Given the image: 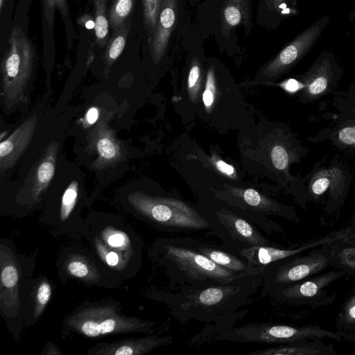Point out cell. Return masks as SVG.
<instances>
[{
	"mask_svg": "<svg viewBox=\"0 0 355 355\" xmlns=\"http://www.w3.org/2000/svg\"><path fill=\"white\" fill-rule=\"evenodd\" d=\"M36 61L35 45L20 26H15L1 62L2 97L6 108L26 101V91L33 77Z\"/></svg>",
	"mask_w": 355,
	"mask_h": 355,
	"instance_id": "3",
	"label": "cell"
},
{
	"mask_svg": "<svg viewBox=\"0 0 355 355\" xmlns=\"http://www.w3.org/2000/svg\"><path fill=\"white\" fill-rule=\"evenodd\" d=\"M330 18L329 14L325 15L302 31L266 65L263 76L277 78L294 67L313 49Z\"/></svg>",
	"mask_w": 355,
	"mask_h": 355,
	"instance_id": "9",
	"label": "cell"
},
{
	"mask_svg": "<svg viewBox=\"0 0 355 355\" xmlns=\"http://www.w3.org/2000/svg\"><path fill=\"white\" fill-rule=\"evenodd\" d=\"M336 243L315 248L308 254L295 257L286 262L277 270L275 282L288 286L312 277L329 266H333Z\"/></svg>",
	"mask_w": 355,
	"mask_h": 355,
	"instance_id": "10",
	"label": "cell"
},
{
	"mask_svg": "<svg viewBox=\"0 0 355 355\" xmlns=\"http://www.w3.org/2000/svg\"><path fill=\"white\" fill-rule=\"evenodd\" d=\"M248 355H336L332 344L314 338L285 343L276 347L248 353Z\"/></svg>",
	"mask_w": 355,
	"mask_h": 355,
	"instance_id": "18",
	"label": "cell"
},
{
	"mask_svg": "<svg viewBox=\"0 0 355 355\" xmlns=\"http://www.w3.org/2000/svg\"><path fill=\"white\" fill-rule=\"evenodd\" d=\"M243 198L247 204L252 207H258L264 203L260 194L252 189H246L243 192Z\"/></svg>",
	"mask_w": 355,
	"mask_h": 355,
	"instance_id": "37",
	"label": "cell"
},
{
	"mask_svg": "<svg viewBox=\"0 0 355 355\" xmlns=\"http://www.w3.org/2000/svg\"><path fill=\"white\" fill-rule=\"evenodd\" d=\"M91 141L98 157L96 167H104L116 164L122 158V150L113 130L106 121L98 122L91 134Z\"/></svg>",
	"mask_w": 355,
	"mask_h": 355,
	"instance_id": "17",
	"label": "cell"
},
{
	"mask_svg": "<svg viewBox=\"0 0 355 355\" xmlns=\"http://www.w3.org/2000/svg\"><path fill=\"white\" fill-rule=\"evenodd\" d=\"M221 222L236 238L253 245H264L266 239L245 220L231 214H219Z\"/></svg>",
	"mask_w": 355,
	"mask_h": 355,
	"instance_id": "20",
	"label": "cell"
},
{
	"mask_svg": "<svg viewBox=\"0 0 355 355\" xmlns=\"http://www.w3.org/2000/svg\"><path fill=\"white\" fill-rule=\"evenodd\" d=\"M282 87L288 92L295 93L300 92L302 84L299 79L289 78L282 83Z\"/></svg>",
	"mask_w": 355,
	"mask_h": 355,
	"instance_id": "38",
	"label": "cell"
},
{
	"mask_svg": "<svg viewBox=\"0 0 355 355\" xmlns=\"http://www.w3.org/2000/svg\"><path fill=\"white\" fill-rule=\"evenodd\" d=\"M314 338H327L341 341L343 335L340 331H331L315 325L295 327L276 324H249L226 330L219 336L220 339L228 340L275 344Z\"/></svg>",
	"mask_w": 355,
	"mask_h": 355,
	"instance_id": "5",
	"label": "cell"
},
{
	"mask_svg": "<svg viewBox=\"0 0 355 355\" xmlns=\"http://www.w3.org/2000/svg\"><path fill=\"white\" fill-rule=\"evenodd\" d=\"M94 239L98 241L105 248L113 250L121 254H122V252L128 253V250L131 248V242L128 235L116 227H108L103 229L101 232L100 239L94 236Z\"/></svg>",
	"mask_w": 355,
	"mask_h": 355,
	"instance_id": "26",
	"label": "cell"
},
{
	"mask_svg": "<svg viewBox=\"0 0 355 355\" xmlns=\"http://www.w3.org/2000/svg\"><path fill=\"white\" fill-rule=\"evenodd\" d=\"M354 20H355V8L351 11L350 14L349 15V21L350 22H352Z\"/></svg>",
	"mask_w": 355,
	"mask_h": 355,
	"instance_id": "43",
	"label": "cell"
},
{
	"mask_svg": "<svg viewBox=\"0 0 355 355\" xmlns=\"http://www.w3.org/2000/svg\"><path fill=\"white\" fill-rule=\"evenodd\" d=\"M343 338L349 340L355 347V327L352 330L344 333Z\"/></svg>",
	"mask_w": 355,
	"mask_h": 355,
	"instance_id": "42",
	"label": "cell"
},
{
	"mask_svg": "<svg viewBox=\"0 0 355 355\" xmlns=\"http://www.w3.org/2000/svg\"><path fill=\"white\" fill-rule=\"evenodd\" d=\"M177 18V0H162L157 23L148 42L153 60L159 62L165 54Z\"/></svg>",
	"mask_w": 355,
	"mask_h": 355,
	"instance_id": "15",
	"label": "cell"
},
{
	"mask_svg": "<svg viewBox=\"0 0 355 355\" xmlns=\"http://www.w3.org/2000/svg\"><path fill=\"white\" fill-rule=\"evenodd\" d=\"M346 272L339 269L328 272L310 277L302 282L288 285L284 288L280 295L283 300L288 302L306 304L316 302V300L322 299L327 291L324 288L342 277Z\"/></svg>",
	"mask_w": 355,
	"mask_h": 355,
	"instance_id": "12",
	"label": "cell"
},
{
	"mask_svg": "<svg viewBox=\"0 0 355 355\" xmlns=\"http://www.w3.org/2000/svg\"><path fill=\"white\" fill-rule=\"evenodd\" d=\"M333 97L320 103L319 114L311 121H323L318 132L308 137L312 144L327 143L343 154L355 155V83L347 90H335Z\"/></svg>",
	"mask_w": 355,
	"mask_h": 355,
	"instance_id": "2",
	"label": "cell"
},
{
	"mask_svg": "<svg viewBox=\"0 0 355 355\" xmlns=\"http://www.w3.org/2000/svg\"><path fill=\"white\" fill-rule=\"evenodd\" d=\"M217 168L223 173L227 175H232L234 173V168L232 165L227 164L225 162L218 159L216 162Z\"/></svg>",
	"mask_w": 355,
	"mask_h": 355,
	"instance_id": "40",
	"label": "cell"
},
{
	"mask_svg": "<svg viewBox=\"0 0 355 355\" xmlns=\"http://www.w3.org/2000/svg\"><path fill=\"white\" fill-rule=\"evenodd\" d=\"M166 257L188 277L229 284L247 273L238 274L222 267L201 253L174 245L164 247Z\"/></svg>",
	"mask_w": 355,
	"mask_h": 355,
	"instance_id": "8",
	"label": "cell"
},
{
	"mask_svg": "<svg viewBox=\"0 0 355 355\" xmlns=\"http://www.w3.org/2000/svg\"><path fill=\"white\" fill-rule=\"evenodd\" d=\"M350 227L355 228V211L350 220Z\"/></svg>",
	"mask_w": 355,
	"mask_h": 355,
	"instance_id": "44",
	"label": "cell"
},
{
	"mask_svg": "<svg viewBox=\"0 0 355 355\" xmlns=\"http://www.w3.org/2000/svg\"><path fill=\"white\" fill-rule=\"evenodd\" d=\"M200 80V67L197 60H194L189 70L188 87L190 91L198 89Z\"/></svg>",
	"mask_w": 355,
	"mask_h": 355,
	"instance_id": "36",
	"label": "cell"
},
{
	"mask_svg": "<svg viewBox=\"0 0 355 355\" xmlns=\"http://www.w3.org/2000/svg\"><path fill=\"white\" fill-rule=\"evenodd\" d=\"M297 1H298V0H293V8H297L296 6H297Z\"/></svg>",
	"mask_w": 355,
	"mask_h": 355,
	"instance_id": "46",
	"label": "cell"
},
{
	"mask_svg": "<svg viewBox=\"0 0 355 355\" xmlns=\"http://www.w3.org/2000/svg\"><path fill=\"white\" fill-rule=\"evenodd\" d=\"M131 24V19L128 17L109 39L103 56L107 66H112L122 53L128 40Z\"/></svg>",
	"mask_w": 355,
	"mask_h": 355,
	"instance_id": "22",
	"label": "cell"
},
{
	"mask_svg": "<svg viewBox=\"0 0 355 355\" xmlns=\"http://www.w3.org/2000/svg\"><path fill=\"white\" fill-rule=\"evenodd\" d=\"M214 77L213 69H209L207 73L206 88L202 94V101L206 107H210L214 100Z\"/></svg>",
	"mask_w": 355,
	"mask_h": 355,
	"instance_id": "35",
	"label": "cell"
},
{
	"mask_svg": "<svg viewBox=\"0 0 355 355\" xmlns=\"http://www.w3.org/2000/svg\"><path fill=\"white\" fill-rule=\"evenodd\" d=\"M94 243L96 252L101 259L109 267L121 269V266L125 263L126 258L122 254L105 248L101 243L94 239Z\"/></svg>",
	"mask_w": 355,
	"mask_h": 355,
	"instance_id": "33",
	"label": "cell"
},
{
	"mask_svg": "<svg viewBox=\"0 0 355 355\" xmlns=\"http://www.w3.org/2000/svg\"><path fill=\"white\" fill-rule=\"evenodd\" d=\"M353 178L348 164L338 157L327 166L315 162L308 173L300 180L297 203L304 209L310 202L320 203L331 214L343 205L349 191Z\"/></svg>",
	"mask_w": 355,
	"mask_h": 355,
	"instance_id": "1",
	"label": "cell"
},
{
	"mask_svg": "<svg viewBox=\"0 0 355 355\" xmlns=\"http://www.w3.org/2000/svg\"><path fill=\"white\" fill-rule=\"evenodd\" d=\"M162 0H142L144 23L150 35L157 23Z\"/></svg>",
	"mask_w": 355,
	"mask_h": 355,
	"instance_id": "32",
	"label": "cell"
},
{
	"mask_svg": "<svg viewBox=\"0 0 355 355\" xmlns=\"http://www.w3.org/2000/svg\"><path fill=\"white\" fill-rule=\"evenodd\" d=\"M344 72L335 55L324 51L298 79L302 84L298 92L300 101L312 103L336 90Z\"/></svg>",
	"mask_w": 355,
	"mask_h": 355,
	"instance_id": "7",
	"label": "cell"
},
{
	"mask_svg": "<svg viewBox=\"0 0 355 355\" xmlns=\"http://www.w3.org/2000/svg\"><path fill=\"white\" fill-rule=\"evenodd\" d=\"M128 202L141 216L164 227L195 230L208 227L206 220L192 207L175 199L135 192Z\"/></svg>",
	"mask_w": 355,
	"mask_h": 355,
	"instance_id": "6",
	"label": "cell"
},
{
	"mask_svg": "<svg viewBox=\"0 0 355 355\" xmlns=\"http://www.w3.org/2000/svg\"><path fill=\"white\" fill-rule=\"evenodd\" d=\"M346 234L340 245L355 247V228L348 227L345 228Z\"/></svg>",
	"mask_w": 355,
	"mask_h": 355,
	"instance_id": "39",
	"label": "cell"
},
{
	"mask_svg": "<svg viewBox=\"0 0 355 355\" xmlns=\"http://www.w3.org/2000/svg\"><path fill=\"white\" fill-rule=\"evenodd\" d=\"M51 294L52 287L50 282L46 278L42 279L37 285L34 296L33 316L36 320L44 311L51 299Z\"/></svg>",
	"mask_w": 355,
	"mask_h": 355,
	"instance_id": "31",
	"label": "cell"
},
{
	"mask_svg": "<svg viewBox=\"0 0 355 355\" xmlns=\"http://www.w3.org/2000/svg\"><path fill=\"white\" fill-rule=\"evenodd\" d=\"M248 0H227L223 10V25L225 30L249 22Z\"/></svg>",
	"mask_w": 355,
	"mask_h": 355,
	"instance_id": "23",
	"label": "cell"
},
{
	"mask_svg": "<svg viewBox=\"0 0 355 355\" xmlns=\"http://www.w3.org/2000/svg\"><path fill=\"white\" fill-rule=\"evenodd\" d=\"M67 273L89 283L98 281L99 272L82 256H70L64 263Z\"/></svg>",
	"mask_w": 355,
	"mask_h": 355,
	"instance_id": "24",
	"label": "cell"
},
{
	"mask_svg": "<svg viewBox=\"0 0 355 355\" xmlns=\"http://www.w3.org/2000/svg\"><path fill=\"white\" fill-rule=\"evenodd\" d=\"M37 119L30 116L0 144V169L3 174L12 167L28 147L36 128Z\"/></svg>",
	"mask_w": 355,
	"mask_h": 355,
	"instance_id": "16",
	"label": "cell"
},
{
	"mask_svg": "<svg viewBox=\"0 0 355 355\" xmlns=\"http://www.w3.org/2000/svg\"><path fill=\"white\" fill-rule=\"evenodd\" d=\"M240 288L236 286L218 285L208 287L192 295L191 305L202 307L218 306L236 294Z\"/></svg>",
	"mask_w": 355,
	"mask_h": 355,
	"instance_id": "21",
	"label": "cell"
},
{
	"mask_svg": "<svg viewBox=\"0 0 355 355\" xmlns=\"http://www.w3.org/2000/svg\"><path fill=\"white\" fill-rule=\"evenodd\" d=\"M1 309L9 315H15L19 306L18 284L19 270L12 254L3 244L1 245Z\"/></svg>",
	"mask_w": 355,
	"mask_h": 355,
	"instance_id": "13",
	"label": "cell"
},
{
	"mask_svg": "<svg viewBox=\"0 0 355 355\" xmlns=\"http://www.w3.org/2000/svg\"><path fill=\"white\" fill-rule=\"evenodd\" d=\"M6 3V0H0V12L3 11L4 5Z\"/></svg>",
	"mask_w": 355,
	"mask_h": 355,
	"instance_id": "45",
	"label": "cell"
},
{
	"mask_svg": "<svg viewBox=\"0 0 355 355\" xmlns=\"http://www.w3.org/2000/svg\"><path fill=\"white\" fill-rule=\"evenodd\" d=\"M267 9L273 13L284 17L293 16L298 13L297 8L293 7V0H264Z\"/></svg>",
	"mask_w": 355,
	"mask_h": 355,
	"instance_id": "34",
	"label": "cell"
},
{
	"mask_svg": "<svg viewBox=\"0 0 355 355\" xmlns=\"http://www.w3.org/2000/svg\"><path fill=\"white\" fill-rule=\"evenodd\" d=\"M336 327L343 335L355 327V292L349 295L343 304L338 315Z\"/></svg>",
	"mask_w": 355,
	"mask_h": 355,
	"instance_id": "30",
	"label": "cell"
},
{
	"mask_svg": "<svg viewBox=\"0 0 355 355\" xmlns=\"http://www.w3.org/2000/svg\"><path fill=\"white\" fill-rule=\"evenodd\" d=\"M171 341V336H149L126 338L111 343H98L89 348L87 353L89 355H143Z\"/></svg>",
	"mask_w": 355,
	"mask_h": 355,
	"instance_id": "14",
	"label": "cell"
},
{
	"mask_svg": "<svg viewBox=\"0 0 355 355\" xmlns=\"http://www.w3.org/2000/svg\"><path fill=\"white\" fill-rule=\"evenodd\" d=\"M78 197V184L76 181L71 182L61 198L59 218L60 223H67L72 216L76 206Z\"/></svg>",
	"mask_w": 355,
	"mask_h": 355,
	"instance_id": "29",
	"label": "cell"
},
{
	"mask_svg": "<svg viewBox=\"0 0 355 355\" xmlns=\"http://www.w3.org/2000/svg\"><path fill=\"white\" fill-rule=\"evenodd\" d=\"M155 323L121 313L116 303L105 302L81 306L67 315L64 325L85 337L146 332Z\"/></svg>",
	"mask_w": 355,
	"mask_h": 355,
	"instance_id": "4",
	"label": "cell"
},
{
	"mask_svg": "<svg viewBox=\"0 0 355 355\" xmlns=\"http://www.w3.org/2000/svg\"><path fill=\"white\" fill-rule=\"evenodd\" d=\"M135 0H112L108 11V19L112 33H115L121 25L130 17Z\"/></svg>",
	"mask_w": 355,
	"mask_h": 355,
	"instance_id": "28",
	"label": "cell"
},
{
	"mask_svg": "<svg viewBox=\"0 0 355 355\" xmlns=\"http://www.w3.org/2000/svg\"><path fill=\"white\" fill-rule=\"evenodd\" d=\"M58 148V143L51 142L36 168L30 190L31 198L34 200H38L46 191L54 175Z\"/></svg>",
	"mask_w": 355,
	"mask_h": 355,
	"instance_id": "19",
	"label": "cell"
},
{
	"mask_svg": "<svg viewBox=\"0 0 355 355\" xmlns=\"http://www.w3.org/2000/svg\"><path fill=\"white\" fill-rule=\"evenodd\" d=\"M94 31L98 47H105L109 40L110 23L107 15V0H94Z\"/></svg>",
	"mask_w": 355,
	"mask_h": 355,
	"instance_id": "25",
	"label": "cell"
},
{
	"mask_svg": "<svg viewBox=\"0 0 355 355\" xmlns=\"http://www.w3.org/2000/svg\"><path fill=\"white\" fill-rule=\"evenodd\" d=\"M198 252L206 256L218 265L227 268L233 272H246L247 266L236 257L219 250L202 246L198 250Z\"/></svg>",
	"mask_w": 355,
	"mask_h": 355,
	"instance_id": "27",
	"label": "cell"
},
{
	"mask_svg": "<svg viewBox=\"0 0 355 355\" xmlns=\"http://www.w3.org/2000/svg\"><path fill=\"white\" fill-rule=\"evenodd\" d=\"M40 4L44 59L46 65L51 67L55 55L54 26L56 11L59 12L62 17L67 35L68 49L73 46L76 33L68 0H40Z\"/></svg>",
	"mask_w": 355,
	"mask_h": 355,
	"instance_id": "11",
	"label": "cell"
},
{
	"mask_svg": "<svg viewBox=\"0 0 355 355\" xmlns=\"http://www.w3.org/2000/svg\"><path fill=\"white\" fill-rule=\"evenodd\" d=\"M98 113L99 112L96 107H93L89 109L85 115L86 122L89 125L94 124L98 118Z\"/></svg>",
	"mask_w": 355,
	"mask_h": 355,
	"instance_id": "41",
	"label": "cell"
}]
</instances>
